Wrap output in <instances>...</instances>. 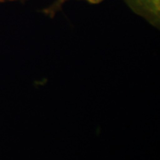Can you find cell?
I'll return each mask as SVG.
<instances>
[{"label": "cell", "instance_id": "obj_1", "mask_svg": "<svg viewBox=\"0 0 160 160\" xmlns=\"http://www.w3.org/2000/svg\"><path fill=\"white\" fill-rule=\"evenodd\" d=\"M138 15L143 17L155 27H159L160 0H125Z\"/></svg>", "mask_w": 160, "mask_h": 160}, {"label": "cell", "instance_id": "obj_2", "mask_svg": "<svg viewBox=\"0 0 160 160\" xmlns=\"http://www.w3.org/2000/svg\"><path fill=\"white\" fill-rule=\"evenodd\" d=\"M8 1H22V2H23V1H26V0H8ZM68 1H69V0H56L50 7L46 8V10L44 11V12L46 13L47 15L52 17V16H53V15H54V14L62 7L63 5H64L66 2H68ZM82 1H86V2L89 3V4H92V5H97V4L102 3L103 0H82Z\"/></svg>", "mask_w": 160, "mask_h": 160}, {"label": "cell", "instance_id": "obj_3", "mask_svg": "<svg viewBox=\"0 0 160 160\" xmlns=\"http://www.w3.org/2000/svg\"><path fill=\"white\" fill-rule=\"evenodd\" d=\"M0 1H4V0H0Z\"/></svg>", "mask_w": 160, "mask_h": 160}]
</instances>
